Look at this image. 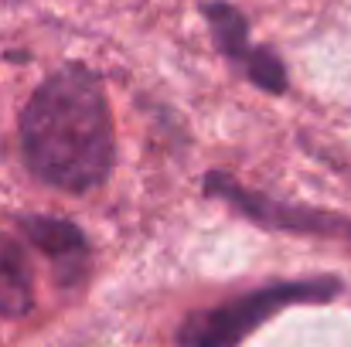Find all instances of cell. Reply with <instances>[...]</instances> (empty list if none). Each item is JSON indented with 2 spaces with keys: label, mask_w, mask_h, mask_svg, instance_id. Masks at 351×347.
I'll list each match as a JSON object with an SVG mask.
<instances>
[{
  "label": "cell",
  "mask_w": 351,
  "mask_h": 347,
  "mask_svg": "<svg viewBox=\"0 0 351 347\" xmlns=\"http://www.w3.org/2000/svg\"><path fill=\"white\" fill-rule=\"evenodd\" d=\"M34 310V272L21 242L0 235V320H24Z\"/></svg>",
  "instance_id": "8992f818"
},
{
  "label": "cell",
  "mask_w": 351,
  "mask_h": 347,
  "mask_svg": "<svg viewBox=\"0 0 351 347\" xmlns=\"http://www.w3.org/2000/svg\"><path fill=\"white\" fill-rule=\"evenodd\" d=\"M198 10H202V17L208 24L215 51L232 65L245 82H252L266 96H287V89H290L287 62L269 44H256L249 38V21H245V14L235 3H229V0H205Z\"/></svg>",
  "instance_id": "277c9868"
},
{
  "label": "cell",
  "mask_w": 351,
  "mask_h": 347,
  "mask_svg": "<svg viewBox=\"0 0 351 347\" xmlns=\"http://www.w3.org/2000/svg\"><path fill=\"white\" fill-rule=\"evenodd\" d=\"M202 194L212 201H222L232 208L239 218L252 222L263 231H280V235H311V238H348L351 242V218L341 211H328L317 205H297L273 198L266 191L239 184L229 170H208L202 177Z\"/></svg>",
  "instance_id": "3957f363"
},
{
  "label": "cell",
  "mask_w": 351,
  "mask_h": 347,
  "mask_svg": "<svg viewBox=\"0 0 351 347\" xmlns=\"http://www.w3.org/2000/svg\"><path fill=\"white\" fill-rule=\"evenodd\" d=\"M14 225L34 252L45 255L58 290L75 293L86 286L93 272V242L75 222L55 215H14Z\"/></svg>",
  "instance_id": "5b68a950"
},
{
  "label": "cell",
  "mask_w": 351,
  "mask_h": 347,
  "mask_svg": "<svg viewBox=\"0 0 351 347\" xmlns=\"http://www.w3.org/2000/svg\"><path fill=\"white\" fill-rule=\"evenodd\" d=\"M345 293V283L331 272L321 276H300V279H273L256 290L235 293L232 300H222L215 307L191 310L178 331L174 344L178 347H242L263 324L280 317L290 307L304 303H331Z\"/></svg>",
  "instance_id": "7a4b0ae2"
},
{
  "label": "cell",
  "mask_w": 351,
  "mask_h": 347,
  "mask_svg": "<svg viewBox=\"0 0 351 347\" xmlns=\"http://www.w3.org/2000/svg\"><path fill=\"white\" fill-rule=\"evenodd\" d=\"M21 160L34 181L65 194L103 188L117 167V129L99 72L82 62L55 68L17 119Z\"/></svg>",
  "instance_id": "6da1fadb"
}]
</instances>
